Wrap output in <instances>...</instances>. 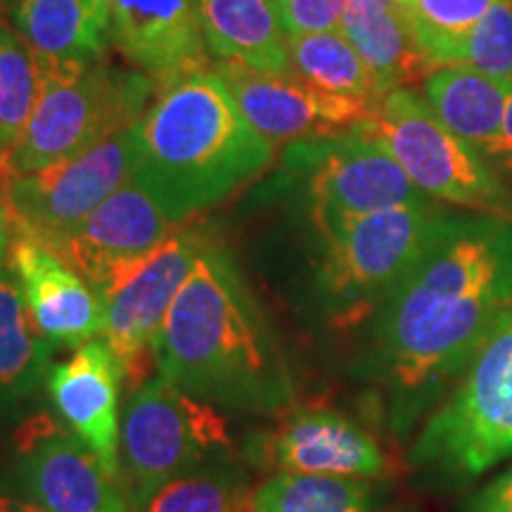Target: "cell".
<instances>
[{"label":"cell","mask_w":512,"mask_h":512,"mask_svg":"<svg viewBox=\"0 0 512 512\" xmlns=\"http://www.w3.org/2000/svg\"><path fill=\"white\" fill-rule=\"evenodd\" d=\"M453 219L437 204L375 211L325 240L320 285L339 325L356 323L389 299L437 245Z\"/></svg>","instance_id":"8992f818"},{"label":"cell","mask_w":512,"mask_h":512,"mask_svg":"<svg viewBox=\"0 0 512 512\" xmlns=\"http://www.w3.org/2000/svg\"><path fill=\"white\" fill-rule=\"evenodd\" d=\"M19 176L22 174L17 171L15 152L0 147V216H3V221H5V209H8L10 192L19 181ZM5 226H8V223H5Z\"/></svg>","instance_id":"1f68e13d"},{"label":"cell","mask_w":512,"mask_h":512,"mask_svg":"<svg viewBox=\"0 0 512 512\" xmlns=\"http://www.w3.org/2000/svg\"><path fill=\"white\" fill-rule=\"evenodd\" d=\"M425 100L441 124L467 147L491 159L503 133L510 86L472 67H441L422 83Z\"/></svg>","instance_id":"44dd1931"},{"label":"cell","mask_w":512,"mask_h":512,"mask_svg":"<svg viewBox=\"0 0 512 512\" xmlns=\"http://www.w3.org/2000/svg\"><path fill=\"white\" fill-rule=\"evenodd\" d=\"M363 126L380 138L408 178L437 202L512 221V195L482 155L434 117L425 98L394 88L375 102Z\"/></svg>","instance_id":"52a82bcc"},{"label":"cell","mask_w":512,"mask_h":512,"mask_svg":"<svg viewBox=\"0 0 512 512\" xmlns=\"http://www.w3.org/2000/svg\"><path fill=\"white\" fill-rule=\"evenodd\" d=\"M176 228L140 185L128 181L50 252L102 294L157 252Z\"/></svg>","instance_id":"7c38bea8"},{"label":"cell","mask_w":512,"mask_h":512,"mask_svg":"<svg viewBox=\"0 0 512 512\" xmlns=\"http://www.w3.org/2000/svg\"><path fill=\"white\" fill-rule=\"evenodd\" d=\"M363 479L278 472L252 494V512H368Z\"/></svg>","instance_id":"d4e9b609"},{"label":"cell","mask_w":512,"mask_h":512,"mask_svg":"<svg viewBox=\"0 0 512 512\" xmlns=\"http://www.w3.org/2000/svg\"><path fill=\"white\" fill-rule=\"evenodd\" d=\"M136 164L133 128L107 138L93 150L19 176L10 192L5 223L15 238L55 247L100 207L114 190L131 181Z\"/></svg>","instance_id":"30bf717a"},{"label":"cell","mask_w":512,"mask_h":512,"mask_svg":"<svg viewBox=\"0 0 512 512\" xmlns=\"http://www.w3.org/2000/svg\"><path fill=\"white\" fill-rule=\"evenodd\" d=\"M491 159L498 162L505 169H512V86H510V98H508V110H505V121H503V133L498 145L491 152Z\"/></svg>","instance_id":"d6a6232c"},{"label":"cell","mask_w":512,"mask_h":512,"mask_svg":"<svg viewBox=\"0 0 512 512\" xmlns=\"http://www.w3.org/2000/svg\"><path fill=\"white\" fill-rule=\"evenodd\" d=\"M41 67V93L22 143L15 150L19 174H34L50 164L93 150L107 138L128 131L145 117L155 79L107 64Z\"/></svg>","instance_id":"277c9868"},{"label":"cell","mask_w":512,"mask_h":512,"mask_svg":"<svg viewBox=\"0 0 512 512\" xmlns=\"http://www.w3.org/2000/svg\"><path fill=\"white\" fill-rule=\"evenodd\" d=\"M460 370L463 377L422 430L413 458L475 477L512 456V304Z\"/></svg>","instance_id":"5b68a950"},{"label":"cell","mask_w":512,"mask_h":512,"mask_svg":"<svg viewBox=\"0 0 512 512\" xmlns=\"http://www.w3.org/2000/svg\"><path fill=\"white\" fill-rule=\"evenodd\" d=\"M12 266L19 278L31 323L60 347H81L102 330L98 294L60 256L38 242L15 238Z\"/></svg>","instance_id":"2e32d148"},{"label":"cell","mask_w":512,"mask_h":512,"mask_svg":"<svg viewBox=\"0 0 512 512\" xmlns=\"http://www.w3.org/2000/svg\"><path fill=\"white\" fill-rule=\"evenodd\" d=\"M5 240H8V226H5V221L0 219V261H3V249H5Z\"/></svg>","instance_id":"e575fe53"},{"label":"cell","mask_w":512,"mask_h":512,"mask_svg":"<svg viewBox=\"0 0 512 512\" xmlns=\"http://www.w3.org/2000/svg\"><path fill=\"white\" fill-rule=\"evenodd\" d=\"M50 342L31 323L22 290L0 278V418L22 406L46 380Z\"/></svg>","instance_id":"603a6c76"},{"label":"cell","mask_w":512,"mask_h":512,"mask_svg":"<svg viewBox=\"0 0 512 512\" xmlns=\"http://www.w3.org/2000/svg\"><path fill=\"white\" fill-rule=\"evenodd\" d=\"M112 41L162 91L207 69L197 0H107Z\"/></svg>","instance_id":"5bb4252c"},{"label":"cell","mask_w":512,"mask_h":512,"mask_svg":"<svg viewBox=\"0 0 512 512\" xmlns=\"http://www.w3.org/2000/svg\"><path fill=\"white\" fill-rule=\"evenodd\" d=\"M207 48L256 72H294L275 0H197Z\"/></svg>","instance_id":"7402d4cb"},{"label":"cell","mask_w":512,"mask_h":512,"mask_svg":"<svg viewBox=\"0 0 512 512\" xmlns=\"http://www.w3.org/2000/svg\"><path fill=\"white\" fill-rule=\"evenodd\" d=\"M339 34L368 64L380 95L425 83L434 74L399 0H349Z\"/></svg>","instance_id":"d6986e66"},{"label":"cell","mask_w":512,"mask_h":512,"mask_svg":"<svg viewBox=\"0 0 512 512\" xmlns=\"http://www.w3.org/2000/svg\"><path fill=\"white\" fill-rule=\"evenodd\" d=\"M133 512H252V494L233 472L190 470L133 498Z\"/></svg>","instance_id":"484cf974"},{"label":"cell","mask_w":512,"mask_h":512,"mask_svg":"<svg viewBox=\"0 0 512 512\" xmlns=\"http://www.w3.org/2000/svg\"><path fill=\"white\" fill-rule=\"evenodd\" d=\"M448 67H472L512 86V0H496L460 43Z\"/></svg>","instance_id":"f1b7e54d"},{"label":"cell","mask_w":512,"mask_h":512,"mask_svg":"<svg viewBox=\"0 0 512 512\" xmlns=\"http://www.w3.org/2000/svg\"><path fill=\"white\" fill-rule=\"evenodd\" d=\"M347 5L349 0H275L285 36L337 31Z\"/></svg>","instance_id":"f546056e"},{"label":"cell","mask_w":512,"mask_h":512,"mask_svg":"<svg viewBox=\"0 0 512 512\" xmlns=\"http://www.w3.org/2000/svg\"><path fill=\"white\" fill-rule=\"evenodd\" d=\"M254 458L278 472L368 479L384 472L380 446L332 411H297L256 439Z\"/></svg>","instance_id":"9a60e30c"},{"label":"cell","mask_w":512,"mask_h":512,"mask_svg":"<svg viewBox=\"0 0 512 512\" xmlns=\"http://www.w3.org/2000/svg\"><path fill=\"white\" fill-rule=\"evenodd\" d=\"M467 512H512V470L486 484Z\"/></svg>","instance_id":"4dcf8cb0"},{"label":"cell","mask_w":512,"mask_h":512,"mask_svg":"<svg viewBox=\"0 0 512 512\" xmlns=\"http://www.w3.org/2000/svg\"><path fill=\"white\" fill-rule=\"evenodd\" d=\"M512 304V221L453 219L392 292L380 320L389 373L420 389L458 373Z\"/></svg>","instance_id":"6da1fadb"},{"label":"cell","mask_w":512,"mask_h":512,"mask_svg":"<svg viewBox=\"0 0 512 512\" xmlns=\"http://www.w3.org/2000/svg\"><path fill=\"white\" fill-rule=\"evenodd\" d=\"M0 147H3V145H0Z\"/></svg>","instance_id":"74e56055"},{"label":"cell","mask_w":512,"mask_h":512,"mask_svg":"<svg viewBox=\"0 0 512 512\" xmlns=\"http://www.w3.org/2000/svg\"><path fill=\"white\" fill-rule=\"evenodd\" d=\"M406 10L415 41L434 72L451 64V57L479 19L494 8L496 0H399Z\"/></svg>","instance_id":"83f0119b"},{"label":"cell","mask_w":512,"mask_h":512,"mask_svg":"<svg viewBox=\"0 0 512 512\" xmlns=\"http://www.w3.org/2000/svg\"><path fill=\"white\" fill-rule=\"evenodd\" d=\"M294 150V169H309L311 216L323 240L375 211L434 202L363 124Z\"/></svg>","instance_id":"9c48e42d"},{"label":"cell","mask_w":512,"mask_h":512,"mask_svg":"<svg viewBox=\"0 0 512 512\" xmlns=\"http://www.w3.org/2000/svg\"><path fill=\"white\" fill-rule=\"evenodd\" d=\"M230 444L228 422L214 403L197 399L162 375L131 394L119 427V456L136 489L133 498L195 470Z\"/></svg>","instance_id":"ba28073f"},{"label":"cell","mask_w":512,"mask_h":512,"mask_svg":"<svg viewBox=\"0 0 512 512\" xmlns=\"http://www.w3.org/2000/svg\"><path fill=\"white\" fill-rule=\"evenodd\" d=\"M202 240L176 228L157 252L128 271L110 290L98 294L102 304V342L117 358L121 380L145 384L155 361V339L178 290L195 266Z\"/></svg>","instance_id":"8fae6325"},{"label":"cell","mask_w":512,"mask_h":512,"mask_svg":"<svg viewBox=\"0 0 512 512\" xmlns=\"http://www.w3.org/2000/svg\"><path fill=\"white\" fill-rule=\"evenodd\" d=\"M133 140L131 181L174 223L228 200L275 157V143L249 124L214 69L164 86Z\"/></svg>","instance_id":"3957f363"},{"label":"cell","mask_w":512,"mask_h":512,"mask_svg":"<svg viewBox=\"0 0 512 512\" xmlns=\"http://www.w3.org/2000/svg\"><path fill=\"white\" fill-rule=\"evenodd\" d=\"M159 375L214 406L278 413L294 387L285 358L219 247L202 245L155 339Z\"/></svg>","instance_id":"7a4b0ae2"},{"label":"cell","mask_w":512,"mask_h":512,"mask_svg":"<svg viewBox=\"0 0 512 512\" xmlns=\"http://www.w3.org/2000/svg\"><path fill=\"white\" fill-rule=\"evenodd\" d=\"M41 93V67L22 34L0 24V145L17 150Z\"/></svg>","instance_id":"4316f807"},{"label":"cell","mask_w":512,"mask_h":512,"mask_svg":"<svg viewBox=\"0 0 512 512\" xmlns=\"http://www.w3.org/2000/svg\"><path fill=\"white\" fill-rule=\"evenodd\" d=\"M10 3H12V0H0V15H3V12L10 8Z\"/></svg>","instance_id":"d590c367"},{"label":"cell","mask_w":512,"mask_h":512,"mask_svg":"<svg viewBox=\"0 0 512 512\" xmlns=\"http://www.w3.org/2000/svg\"><path fill=\"white\" fill-rule=\"evenodd\" d=\"M17 29L38 64H93L112 41L107 0H17Z\"/></svg>","instance_id":"ffe728a7"},{"label":"cell","mask_w":512,"mask_h":512,"mask_svg":"<svg viewBox=\"0 0 512 512\" xmlns=\"http://www.w3.org/2000/svg\"><path fill=\"white\" fill-rule=\"evenodd\" d=\"M22 477L46 512H128L117 477L76 434L50 427L24 448Z\"/></svg>","instance_id":"ac0fdd59"},{"label":"cell","mask_w":512,"mask_h":512,"mask_svg":"<svg viewBox=\"0 0 512 512\" xmlns=\"http://www.w3.org/2000/svg\"><path fill=\"white\" fill-rule=\"evenodd\" d=\"M0 512H46L34 501H24L8 494H0Z\"/></svg>","instance_id":"836d02e7"},{"label":"cell","mask_w":512,"mask_h":512,"mask_svg":"<svg viewBox=\"0 0 512 512\" xmlns=\"http://www.w3.org/2000/svg\"><path fill=\"white\" fill-rule=\"evenodd\" d=\"M119 382L117 358L98 339L81 344L67 363L48 375L57 413L114 477L119 472Z\"/></svg>","instance_id":"e0dca14e"},{"label":"cell","mask_w":512,"mask_h":512,"mask_svg":"<svg viewBox=\"0 0 512 512\" xmlns=\"http://www.w3.org/2000/svg\"><path fill=\"white\" fill-rule=\"evenodd\" d=\"M287 38V53L294 74L311 86L332 95L363 100L375 105L382 98L375 76L361 60L354 46L337 31L323 34H297Z\"/></svg>","instance_id":"cb8c5ba5"},{"label":"cell","mask_w":512,"mask_h":512,"mask_svg":"<svg viewBox=\"0 0 512 512\" xmlns=\"http://www.w3.org/2000/svg\"><path fill=\"white\" fill-rule=\"evenodd\" d=\"M0 219H3V216H0Z\"/></svg>","instance_id":"8d00e7d4"},{"label":"cell","mask_w":512,"mask_h":512,"mask_svg":"<svg viewBox=\"0 0 512 512\" xmlns=\"http://www.w3.org/2000/svg\"><path fill=\"white\" fill-rule=\"evenodd\" d=\"M214 72L249 124L271 143L337 138L368 121L375 107L320 91L294 72H256L233 60H219Z\"/></svg>","instance_id":"4fadbf2b"}]
</instances>
